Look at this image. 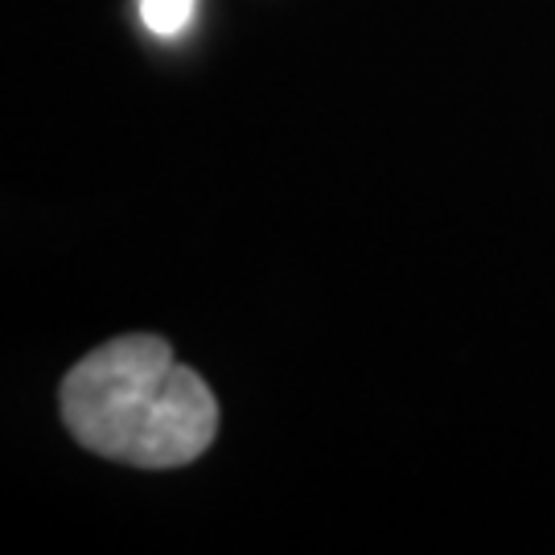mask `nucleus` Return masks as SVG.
<instances>
[{
  "mask_svg": "<svg viewBox=\"0 0 555 555\" xmlns=\"http://www.w3.org/2000/svg\"><path fill=\"white\" fill-rule=\"evenodd\" d=\"M62 424L82 449L137 469H181L219 433V399L157 334H124L62 378Z\"/></svg>",
  "mask_w": 555,
  "mask_h": 555,
  "instance_id": "1",
  "label": "nucleus"
},
{
  "mask_svg": "<svg viewBox=\"0 0 555 555\" xmlns=\"http://www.w3.org/2000/svg\"><path fill=\"white\" fill-rule=\"evenodd\" d=\"M198 0H140V17L157 38H178L194 17Z\"/></svg>",
  "mask_w": 555,
  "mask_h": 555,
  "instance_id": "2",
  "label": "nucleus"
}]
</instances>
